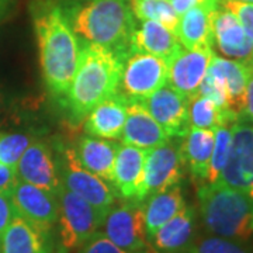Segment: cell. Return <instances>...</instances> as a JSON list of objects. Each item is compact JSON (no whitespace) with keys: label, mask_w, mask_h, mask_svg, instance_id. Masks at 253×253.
<instances>
[{"label":"cell","mask_w":253,"mask_h":253,"mask_svg":"<svg viewBox=\"0 0 253 253\" xmlns=\"http://www.w3.org/2000/svg\"><path fill=\"white\" fill-rule=\"evenodd\" d=\"M31 16L40 51V65L46 89L65 97L71 87L82 46L63 9L54 0L31 4Z\"/></svg>","instance_id":"1"},{"label":"cell","mask_w":253,"mask_h":253,"mask_svg":"<svg viewBox=\"0 0 253 253\" xmlns=\"http://www.w3.org/2000/svg\"><path fill=\"white\" fill-rule=\"evenodd\" d=\"M126 56L116 51L84 42L71 87L65 99L75 121H82L100 101L118 93Z\"/></svg>","instance_id":"2"},{"label":"cell","mask_w":253,"mask_h":253,"mask_svg":"<svg viewBox=\"0 0 253 253\" xmlns=\"http://www.w3.org/2000/svg\"><path fill=\"white\" fill-rule=\"evenodd\" d=\"M71 27L84 42L106 46L128 58L136 18L126 0H84L62 7Z\"/></svg>","instance_id":"3"},{"label":"cell","mask_w":253,"mask_h":253,"mask_svg":"<svg viewBox=\"0 0 253 253\" xmlns=\"http://www.w3.org/2000/svg\"><path fill=\"white\" fill-rule=\"evenodd\" d=\"M199 211L206 232L234 241L253 238V199L222 183L199 186Z\"/></svg>","instance_id":"4"},{"label":"cell","mask_w":253,"mask_h":253,"mask_svg":"<svg viewBox=\"0 0 253 253\" xmlns=\"http://www.w3.org/2000/svg\"><path fill=\"white\" fill-rule=\"evenodd\" d=\"M56 197L59 204V218L56 224L59 252L78 251L101 228L104 215L63 184L58 190Z\"/></svg>","instance_id":"5"},{"label":"cell","mask_w":253,"mask_h":253,"mask_svg":"<svg viewBox=\"0 0 253 253\" xmlns=\"http://www.w3.org/2000/svg\"><path fill=\"white\" fill-rule=\"evenodd\" d=\"M101 226L103 234L126 252L156 253L145 231L144 201H116L107 211Z\"/></svg>","instance_id":"6"},{"label":"cell","mask_w":253,"mask_h":253,"mask_svg":"<svg viewBox=\"0 0 253 253\" xmlns=\"http://www.w3.org/2000/svg\"><path fill=\"white\" fill-rule=\"evenodd\" d=\"M62 155L59 174L63 186L106 217L107 211L117 201L116 190L107 181L84 169L78 161L73 148H65Z\"/></svg>","instance_id":"7"},{"label":"cell","mask_w":253,"mask_h":253,"mask_svg":"<svg viewBox=\"0 0 253 253\" xmlns=\"http://www.w3.org/2000/svg\"><path fill=\"white\" fill-rule=\"evenodd\" d=\"M169 65L161 56L129 54L124 62L118 93L126 100H144L168 83Z\"/></svg>","instance_id":"8"},{"label":"cell","mask_w":253,"mask_h":253,"mask_svg":"<svg viewBox=\"0 0 253 253\" xmlns=\"http://www.w3.org/2000/svg\"><path fill=\"white\" fill-rule=\"evenodd\" d=\"M14 212L49 241L59 218L58 197L37 186L18 180L10 194Z\"/></svg>","instance_id":"9"},{"label":"cell","mask_w":253,"mask_h":253,"mask_svg":"<svg viewBox=\"0 0 253 253\" xmlns=\"http://www.w3.org/2000/svg\"><path fill=\"white\" fill-rule=\"evenodd\" d=\"M217 181L249 196L253 193V126L251 123L238 121L232 126L229 156Z\"/></svg>","instance_id":"10"},{"label":"cell","mask_w":253,"mask_h":253,"mask_svg":"<svg viewBox=\"0 0 253 253\" xmlns=\"http://www.w3.org/2000/svg\"><path fill=\"white\" fill-rule=\"evenodd\" d=\"M183 168L180 142L169 139L166 144L146 151L141 193L142 201L158 191L177 186L183 177Z\"/></svg>","instance_id":"11"},{"label":"cell","mask_w":253,"mask_h":253,"mask_svg":"<svg viewBox=\"0 0 253 253\" xmlns=\"http://www.w3.org/2000/svg\"><path fill=\"white\" fill-rule=\"evenodd\" d=\"M169 138H179L189 132V99L170 84H165L149 97L139 100Z\"/></svg>","instance_id":"12"},{"label":"cell","mask_w":253,"mask_h":253,"mask_svg":"<svg viewBox=\"0 0 253 253\" xmlns=\"http://www.w3.org/2000/svg\"><path fill=\"white\" fill-rule=\"evenodd\" d=\"M18 180L58 194L62 186L59 166L56 165L54 152L49 145L42 141H33L16 166Z\"/></svg>","instance_id":"13"},{"label":"cell","mask_w":253,"mask_h":253,"mask_svg":"<svg viewBox=\"0 0 253 253\" xmlns=\"http://www.w3.org/2000/svg\"><path fill=\"white\" fill-rule=\"evenodd\" d=\"M212 56V48H181L170 61H168V81L170 82V86L174 90L184 94L187 99L197 94L200 84L207 75Z\"/></svg>","instance_id":"14"},{"label":"cell","mask_w":253,"mask_h":253,"mask_svg":"<svg viewBox=\"0 0 253 253\" xmlns=\"http://www.w3.org/2000/svg\"><path fill=\"white\" fill-rule=\"evenodd\" d=\"M212 45L228 59L249 63L253 55V41L245 33L236 17L224 7L211 13Z\"/></svg>","instance_id":"15"},{"label":"cell","mask_w":253,"mask_h":253,"mask_svg":"<svg viewBox=\"0 0 253 253\" xmlns=\"http://www.w3.org/2000/svg\"><path fill=\"white\" fill-rule=\"evenodd\" d=\"M146 151L132 145H118L111 186L121 200L142 201V183Z\"/></svg>","instance_id":"16"},{"label":"cell","mask_w":253,"mask_h":253,"mask_svg":"<svg viewBox=\"0 0 253 253\" xmlns=\"http://www.w3.org/2000/svg\"><path fill=\"white\" fill-rule=\"evenodd\" d=\"M199 235L197 212L191 206H186L158 229L151 245L156 253H189Z\"/></svg>","instance_id":"17"},{"label":"cell","mask_w":253,"mask_h":253,"mask_svg":"<svg viewBox=\"0 0 253 253\" xmlns=\"http://www.w3.org/2000/svg\"><path fill=\"white\" fill-rule=\"evenodd\" d=\"M120 139L123 144L149 151L166 144L170 138L139 100H128L126 120Z\"/></svg>","instance_id":"18"},{"label":"cell","mask_w":253,"mask_h":253,"mask_svg":"<svg viewBox=\"0 0 253 253\" xmlns=\"http://www.w3.org/2000/svg\"><path fill=\"white\" fill-rule=\"evenodd\" d=\"M128 100L116 93L103 101L84 117L83 128L87 135L103 139H120L126 124Z\"/></svg>","instance_id":"19"},{"label":"cell","mask_w":253,"mask_h":253,"mask_svg":"<svg viewBox=\"0 0 253 253\" xmlns=\"http://www.w3.org/2000/svg\"><path fill=\"white\" fill-rule=\"evenodd\" d=\"M208 71L221 79L226 91L228 110L241 118L245 109L246 86L252 75L251 65L214 54Z\"/></svg>","instance_id":"20"},{"label":"cell","mask_w":253,"mask_h":253,"mask_svg":"<svg viewBox=\"0 0 253 253\" xmlns=\"http://www.w3.org/2000/svg\"><path fill=\"white\" fill-rule=\"evenodd\" d=\"M181 48L176 34L154 20L142 21L141 27H136L134 31L129 42L131 54L155 55L166 61H170Z\"/></svg>","instance_id":"21"},{"label":"cell","mask_w":253,"mask_h":253,"mask_svg":"<svg viewBox=\"0 0 253 253\" xmlns=\"http://www.w3.org/2000/svg\"><path fill=\"white\" fill-rule=\"evenodd\" d=\"M181 139L183 163L187 166L193 180L199 186H203L207 183L210 161L214 148V129L190 128Z\"/></svg>","instance_id":"22"},{"label":"cell","mask_w":253,"mask_h":253,"mask_svg":"<svg viewBox=\"0 0 253 253\" xmlns=\"http://www.w3.org/2000/svg\"><path fill=\"white\" fill-rule=\"evenodd\" d=\"M117 149L118 144L114 141L84 135L78 139L75 154L84 169L111 183Z\"/></svg>","instance_id":"23"},{"label":"cell","mask_w":253,"mask_h":253,"mask_svg":"<svg viewBox=\"0 0 253 253\" xmlns=\"http://www.w3.org/2000/svg\"><path fill=\"white\" fill-rule=\"evenodd\" d=\"M180 186L158 191L144 200V219L146 236L151 241L158 229L186 207Z\"/></svg>","instance_id":"24"},{"label":"cell","mask_w":253,"mask_h":253,"mask_svg":"<svg viewBox=\"0 0 253 253\" xmlns=\"http://www.w3.org/2000/svg\"><path fill=\"white\" fill-rule=\"evenodd\" d=\"M0 253H52L49 241L14 214L0 239Z\"/></svg>","instance_id":"25"},{"label":"cell","mask_w":253,"mask_h":253,"mask_svg":"<svg viewBox=\"0 0 253 253\" xmlns=\"http://www.w3.org/2000/svg\"><path fill=\"white\" fill-rule=\"evenodd\" d=\"M211 13L206 7H193L186 11L174 34L183 48L187 49H201L212 48V30H211Z\"/></svg>","instance_id":"26"},{"label":"cell","mask_w":253,"mask_h":253,"mask_svg":"<svg viewBox=\"0 0 253 253\" xmlns=\"http://www.w3.org/2000/svg\"><path fill=\"white\" fill-rule=\"evenodd\" d=\"M189 123L190 128L201 129H215L219 126H234L211 100L200 94H194L189 99Z\"/></svg>","instance_id":"27"},{"label":"cell","mask_w":253,"mask_h":253,"mask_svg":"<svg viewBox=\"0 0 253 253\" xmlns=\"http://www.w3.org/2000/svg\"><path fill=\"white\" fill-rule=\"evenodd\" d=\"M129 7L136 20H154L170 31H176L179 16L169 0H129Z\"/></svg>","instance_id":"28"},{"label":"cell","mask_w":253,"mask_h":253,"mask_svg":"<svg viewBox=\"0 0 253 253\" xmlns=\"http://www.w3.org/2000/svg\"><path fill=\"white\" fill-rule=\"evenodd\" d=\"M189 253H253L249 242L234 241L211 234H200Z\"/></svg>","instance_id":"29"},{"label":"cell","mask_w":253,"mask_h":253,"mask_svg":"<svg viewBox=\"0 0 253 253\" xmlns=\"http://www.w3.org/2000/svg\"><path fill=\"white\" fill-rule=\"evenodd\" d=\"M232 141V126H219L214 129V148L210 161L207 183H215L225 166ZM206 183V184H207Z\"/></svg>","instance_id":"30"},{"label":"cell","mask_w":253,"mask_h":253,"mask_svg":"<svg viewBox=\"0 0 253 253\" xmlns=\"http://www.w3.org/2000/svg\"><path fill=\"white\" fill-rule=\"evenodd\" d=\"M31 142L33 138L27 134L0 131V163L16 169L21 155Z\"/></svg>","instance_id":"31"},{"label":"cell","mask_w":253,"mask_h":253,"mask_svg":"<svg viewBox=\"0 0 253 253\" xmlns=\"http://www.w3.org/2000/svg\"><path fill=\"white\" fill-rule=\"evenodd\" d=\"M221 7L229 10L244 27L245 33L253 41V3L239 0H221Z\"/></svg>","instance_id":"32"},{"label":"cell","mask_w":253,"mask_h":253,"mask_svg":"<svg viewBox=\"0 0 253 253\" xmlns=\"http://www.w3.org/2000/svg\"><path fill=\"white\" fill-rule=\"evenodd\" d=\"M76 253H131L121 249L120 246L113 244L103 232L97 231L93 236H90Z\"/></svg>","instance_id":"33"},{"label":"cell","mask_w":253,"mask_h":253,"mask_svg":"<svg viewBox=\"0 0 253 253\" xmlns=\"http://www.w3.org/2000/svg\"><path fill=\"white\" fill-rule=\"evenodd\" d=\"M174 11L180 17L186 11H189L193 7H206L210 11H214L221 6V0H169Z\"/></svg>","instance_id":"34"},{"label":"cell","mask_w":253,"mask_h":253,"mask_svg":"<svg viewBox=\"0 0 253 253\" xmlns=\"http://www.w3.org/2000/svg\"><path fill=\"white\" fill-rule=\"evenodd\" d=\"M17 183L18 177L16 169L0 163V194L10 197Z\"/></svg>","instance_id":"35"},{"label":"cell","mask_w":253,"mask_h":253,"mask_svg":"<svg viewBox=\"0 0 253 253\" xmlns=\"http://www.w3.org/2000/svg\"><path fill=\"white\" fill-rule=\"evenodd\" d=\"M14 214L16 212H14V208H13V204L9 197L0 194V239H1L4 229L7 228L10 221L14 217Z\"/></svg>","instance_id":"36"},{"label":"cell","mask_w":253,"mask_h":253,"mask_svg":"<svg viewBox=\"0 0 253 253\" xmlns=\"http://www.w3.org/2000/svg\"><path fill=\"white\" fill-rule=\"evenodd\" d=\"M244 118V121L253 123V72L249 78L248 86H246V94H245V109L239 121Z\"/></svg>","instance_id":"37"},{"label":"cell","mask_w":253,"mask_h":253,"mask_svg":"<svg viewBox=\"0 0 253 253\" xmlns=\"http://www.w3.org/2000/svg\"><path fill=\"white\" fill-rule=\"evenodd\" d=\"M11 6H13V0H0V21L9 14Z\"/></svg>","instance_id":"38"},{"label":"cell","mask_w":253,"mask_h":253,"mask_svg":"<svg viewBox=\"0 0 253 253\" xmlns=\"http://www.w3.org/2000/svg\"><path fill=\"white\" fill-rule=\"evenodd\" d=\"M6 114V103H4V99L3 96L0 94V121L3 120V116Z\"/></svg>","instance_id":"39"},{"label":"cell","mask_w":253,"mask_h":253,"mask_svg":"<svg viewBox=\"0 0 253 253\" xmlns=\"http://www.w3.org/2000/svg\"><path fill=\"white\" fill-rule=\"evenodd\" d=\"M249 65H251V69H252V72H253V55H252V59H251V62H249Z\"/></svg>","instance_id":"40"},{"label":"cell","mask_w":253,"mask_h":253,"mask_svg":"<svg viewBox=\"0 0 253 253\" xmlns=\"http://www.w3.org/2000/svg\"><path fill=\"white\" fill-rule=\"evenodd\" d=\"M239 1H245V3H253V0H239Z\"/></svg>","instance_id":"41"},{"label":"cell","mask_w":253,"mask_h":253,"mask_svg":"<svg viewBox=\"0 0 253 253\" xmlns=\"http://www.w3.org/2000/svg\"><path fill=\"white\" fill-rule=\"evenodd\" d=\"M251 197H252V199H253V193H252V194H251Z\"/></svg>","instance_id":"42"}]
</instances>
